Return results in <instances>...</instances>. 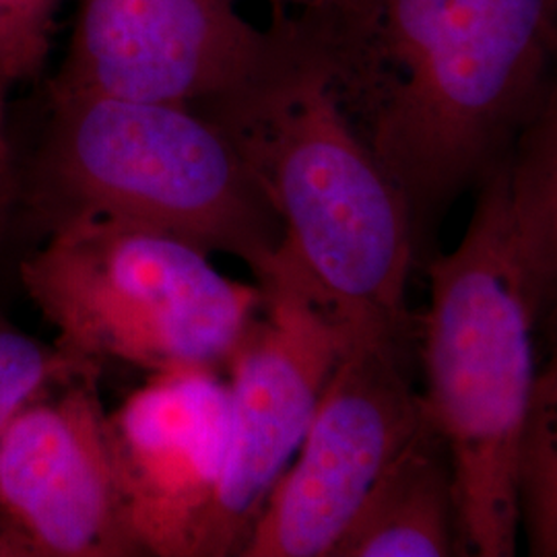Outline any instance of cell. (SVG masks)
<instances>
[{
  "label": "cell",
  "instance_id": "obj_16",
  "mask_svg": "<svg viewBox=\"0 0 557 557\" xmlns=\"http://www.w3.org/2000/svg\"><path fill=\"white\" fill-rule=\"evenodd\" d=\"M275 9V20H281L285 9H299V17H319L322 13L337 7L341 0H269Z\"/></svg>",
  "mask_w": 557,
  "mask_h": 557
},
{
  "label": "cell",
  "instance_id": "obj_14",
  "mask_svg": "<svg viewBox=\"0 0 557 557\" xmlns=\"http://www.w3.org/2000/svg\"><path fill=\"white\" fill-rule=\"evenodd\" d=\"M89 366L100 363L66 351L59 343L44 345L21 331L0 326V434L41 391Z\"/></svg>",
  "mask_w": 557,
  "mask_h": 557
},
{
  "label": "cell",
  "instance_id": "obj_11",
  "mask_svg": "<svg viewBox=\"0 0 557 557\" xmlns=\"http://www.w3.org/2000/svg\"><path fill=\"white\" fill-rule=\"evenodd\" d=\"M465 554L455 467L432 421L380 475L331 557H448Z\"/></svg>",
  "mask_w": 557,
  "mask_h": 557
},
{
  "label": "cell",
  "instance_id": "obj_2",
  "mask_svg": "<svg viewBox=\"0 0 557 557\" xmlns=\"http://www.w3.org/2000/svg\"><path fill=\"white\" fill-rule=\"evenodd\" d=\"M478 186L460 244L428 267L421 400L450 448L462 552L510 557L518 436L539 374L535 331L556 292L557 94Z\"/></svg>",
  "mask_w": 557,
  "mask_h": 557
},
{
  "label": "cell",
  "instance_id": "obj_4",
  "mask_svg": "<svg viewBox=\"0 0 557 557\" xmlns=\"http://www.w3.org/2000/svg\"><path fill=\"white\" fill-rule=\"evenodd\" d=\"M32 202L48 230L116 221L223 252L267 277L283 223L259 180L197 108L100 96L50 98Z\"/></svg>",
  "mask_w": 557,
  "mask_h": 557
},
{
  "label": "cell",
  "instance_id": "obj_13",
  "mask_svg": "<svg viewBox=\"0 0 557 557\" xmlns=\"http://www.w3.org/2000/svg\"><path fill=\"white\" fill-rule=\"evenodd\" d=\"M62 0H0V195L9 176L7 110L21 83L46 62Z\"/></svg>",
  "mask_w": 557,
  "mask_h": 557
},
{
  "label": "cell",
  "instance_id": "obj_7",
  "mask_svg": "<svg viewBox=\"0 0 557 557\" xmlns=\"http://www.w3.org/2000/svg\"><path fill=\"white\" fill-rule=\"evenodd\" d=\"M407 343L354 337L326 382L296 462L239 557H331L363 499L425 419Z\"/></svg>",
  "mask_w": 557,
  "mask_h": 557
},
{
  "label": "cell",
  "instance_id": "obj_8",
  "mask_svg": "<svg viewBox=\"0 0 557 557\" xmlns=\"http://www.w3.org/2000/svg\"><path fill=\"white\" fill-rule=\"evenodd\" d=\"M236 0H81L50 98L100 96L195 108L257 75L278 27Z\"/></svg>",
  "mask_w": 557,
  "mask_h": 557
},
{
  "label": "cell",
  "instance_id": "obj_15",
  "mask_svg": "<svg viewBox=\"0 0 557 557\" xmlns=\"http://www.w3.org/2000/svg\"><path fill=\"white\" fill-rule=\"evenodd\" d=\"M0 557H38L34 543L4 512H0Z\"/></svg>",
  "mask_w": 557,
  "mask_h": 557
},
{
  "label": "cell",
  "instance_id": "obj_5",
  "mask_svg": "<svg viewBox=\"0 0 557 557\" xmlns=\"http://www.w3.org/2000/svg\"><path fill=\"white\" fill-rule=\"evenodd\" d=\"M20 273L62 349L151 374L220 372L262 304L259 285L221 275L199 246L116 221L50 230Z\"/></svg>",
  "mask_w": 557,
  "mask_h": 557
},
{
  "label": "cell",
  "instance_id": "obj_6",
  "mask_svg": "<svg viewBox=\"0 0 557 557\" xmlns=\"http://www.w3.org/2000/svg\"><path fill=\"white\" fill-rule=\"evenodd\" d=\"M227 361L232 432L199 557L238 556L354 335L281 260Z\"/></svg>",
  "mask_w": 557,
  "mask_h": 557
},
{
  "label": "cell",
  "instance_id": "obj_10",
  "mask_svg": "<svg viewBox=\"0 0 557 557\" xmlns=\"http://www.w3.org/2000/svg\"><path fill=\"white\" fill-rule=\"evenodd\" d=\"M227 380L156 372L106 416L120 502L143 556L199 557L230 448Z\"/></svg>",
  "mask_w": 557,
  "mask_h": 557
},
{
  "label": "cell",
  "instance_id": "obj_12",
  "mask_svg": "<svg viewBox=\"0 0 557 557\" xmlns=\"http://www.w3.org/2000/svg\"><path fill=\"white\" fill-rule=\"evenodd\" d=\"M518 520L529 554L557 556V372L537 374L515 458Z\"/></svg>",
  "mask_w": 557,
  "mask_h": 557
},
{
  "label": "cell",
  "instance_id": "obj_1",
  "mask_svg": "<svg viewBox=\"0 0 557 557\" xmlns=\"http://www.w3.org/2000/svg\"><path fill=\"white\" fill-rule=\"evenodd\" d=\"M296 21L416 238L556 94L557 0H341Z\"/></svg>",
  "mask_w": 557,
  "mask_h": 557
},
{
  "label": "cell",
  "instance_id": "obj_3",
  "mask_svg": "<svg viewBox=\"0 0 557 557\" xmlns=\"http://www.w3.org/2000/svg\"><path fill=\"white\" fill-rule=\"evenodd\" d=\"M257 75L199 112L259 180L283 223L281 262L354 337L409 343L416 230L407 200L359 137L296 20Z\"/></svg>",
  "mask_w": 557,
  "mask_h": 557
},
{
  "label": "cell",
  "instance_id": "obj_9",
  "mask_svg": "<svg viewBox=\"0 0 557 557\" xmlns=\"http://www.w3.org/2000/svg\"><path fill=\"white\" fill-rule=\"evenodd\" d=\"M100 366L32 398L0 434V512L38 557L143 556L120 502Z\"/></svg>",
  "mask_w": 557,
  "mask_h": 557
}]
</instances>
